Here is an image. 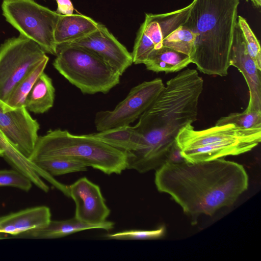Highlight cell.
Here are the masks:
<instances>
[{
  "label": "cell",
  "mask_w": 261,
  "mask_h": 261,
  "mask_svg": "<svg viewBox=\"0 0 261 261\" xmlns=\"http://www.w3.org/2000/svg\"><path fill=\"white\" fill-rule=\"evenodd\" d=\"M32 184L27 176L15 169L0 170V187H11L28 192Z\"/></svg>",
  "instance_id": "obj_27"
},
{
  "label": "cell",
  "mask_w": 261,
  "mask_h": 261,
  "mask_svg": "<svg viewBox=\"0 0 261 261\" xmlns=\"http://www.w3.org/2000/svg\"><path fill=\"white\" fill-rule=\"evenodd\" d=\"M4 150L0 147V156H3Z\"/></svg>",
  "instance_id": "obj_31"
},
{
  "label": "cell",
  "mask_w": 261,
  "mask_h": 261,
  "mask_svg": "<svg viewBox=\"0 0 261 261\" xmlns=\"http://www.w3.org/2000/svg\"><path fill=\"white\" fill-rule=\"evenodd\" d=\"M190 63L188 55L163 46L152 53L143 64L148 70L168 73L180 71Z\"/></svg>",
  "instance_id": "obj_19"
},
{
  "label": "cell",
  "mask_w": 261,
  "mask_h": 261,
  "mask_svg": "<svg viewBox=\"0 0 261 261\" xmlns=\"http://www.w3.org/2000/svg\"><path fill=\"white\" fill-rule=\"evenodd\" d=\"M237 23L241 30L248 54L261 70V49L258 39L244 18L238 16Z\"/></svg>",
  "instance_id": "obj_25"
},
{
  "label": "cell",
  "mask_w": 261,
  "mask_h": 261,
  "mask_svg": "<svg viewBox=\"0 0 261 261\" xmlns=\"http://www.w3.org/2000/svg\"><path fill=\"white\" fill-rule=\"evenodd\" d=\"M261 141V128L246 129L232 124L195 130L192 124L182 128L175 141L186 161L198 163L249 152Z\"/></svg>",
  "instance_id": "obj_5"
},
{
  "label": "cell",
  "mask_w": 261,
  "mask_h": 261,
  "mask_svg": "<svg viewBox=\"0 0 261 261\" xmlns=\"http://www.w3.org/2000/svg\"><path fill=\"white\" fill-rule=\"evenodd\" d=\"M1 237V236H0ZM3 239V238L0 237V239Z\"/></svg>",
  "instance_id": "obj_32"
},
{
  "label": "cell",
  "mask_w": 261,
  "mask_h": 261,
  "mask_svg": "<svg viewBox=\"0 0 261 261\" xmlns=\"http://www.w3.org/2000/svg\"><path fill=\"white\" fill-rule=\"evenodd\" d=\"M193 5L163 14H146L131 53L135 64H144L150 55L162 48L165 38L186 21Z\"/></svg>",
  "instance_id": "obj_10"
},
{
  "label": "cell",
  "mask_w": 261,
  "mask_h": 261,
  "mask_svg": "<svg viewBox=\"0 0 261 261\" xmlns=\"http://www.w3.org/2000/svg\"><path fill=\"white\" fill-rule=\"evenodd\" d=\"M35 41L20 34L0 46V100L6 103L19 83L46 57Z\"/></svg>",
  "instance_id": "obj_8"
},
{
  "label": "cell",
  "mask_w": 261,
  "mask_h": 261,
  "mask_svg": "<svg viewBox=\"0 0 261 261\" xmlns=\"http://www.w3.org/2000/svg\"><path fill=\"white\" fill-rule=\"evenodd\" d=\"M164 86L159 77L135 86L113 110L101 111L96 114L94 123L96 130L100 132L129 125L152 104Z\"/></svg>",
  "instance_id": "obj_9"
},
{
  "label": "cell",
  "mask_w": 261,
  "mask_h": 261,
  "mask_svg": "<svg viewBox=\"0 0 261 261\" xmlns=\"http://www.w3.org/2000/svg\"><path fill=\"white\" fill-rule=\"evenodd\" d=\"M230 65L237 68L246 82L249 100L247 112H261V70L247 51L241 30L237 22L229 54Z\"/></svg>",
  "instance_id": "obj_14"
},
{
  "label": "cell",
  "mask_w": 261,
  "mask_h": 261,
  "mask_svg": "<svg viewBox=\"0 0 261 261\" xmlns=\"http://www.w3.org/2000/svg\"><path fill=\"white\" fill-rule=\"evenodd\" d=\"M232 124L235 126L246 128H261V112L244 111L242 113H232L221 117L215 125Z\"/></svg>",
  "instance_id": "obj_24"
},
{
  "label": "cell",
  "mask_w": 261,
  "mask_h": 261,
  "mask_svg": "<svg viewBox=\"0 0 261 261\" xmlns=\"http://www.w3.org/2000/svg\"><path fill=\"white\" fill-rule=\"evenodd\" d=\"M253 5L256 8H259L261 6V0H250Z\"/></svg>",
  "instance_id": "obj_30"
},
{
  "label": "cell",
  "mask_w": 261,
  "mask_h": 261,
  "mask_svg": "<svg viewBox=\"0 0 261 261\" xmlns=\"http://www.w3.org/2000/svg\"><path fill=\"white\" fill-rule=\"evenodd\" d=\"M56 56L54 68L83 93H107L120 82L118 73L86 48L57 45Z\"/></svg>",
  "instance_id": "obj_6"
},
{
  "label": "cell",
  "mask_w": 261,
  "mask_h": 261,
  "mask_svg": "<svg viewBox=\"0 0 261 261\" xmlns=\"http://www.w3.org/2000/svg\"><path fill=\"white\" fill-rule=\"evenodd\" d=\"M158 190L169 195L196 224L201 215H213L232 205L248 187L243 165L223 158L198 163L166 162L156 170Z\"/></svg>",
  "instance_id": "obj_2"
},
{
  "label": "cell",
  "mask_w": 261,
  "mask_h": 261,
  "mask_svg": "<svg viewBox=\"0 0 261 261\" xmlns=\"http://www.w3.org/2000/svg\"><path fill=\"white\" fill-rule=\"evenodd\" d=\"M99 24L84 15L60 14L54 33L55 42L57 45L73 42L96 31Z\"/></svg>",
  "instance_id": "obj_16"
},
{
  "label": "cell",
  "mask_w": 261,
  "mask_h": 261,
  "mask_svg": "<svg viewBox=\"0 0 261 261\" xmlns=\"http://www.w3.org/2000/svg\"><path fill=\"white\" fill-rule=\"evenodd\" d=\"M57 3L56 12L59 14L70 15L73 14L74 8L70 0H56Z\"/></svg>",
  "instance_id": "obj_28"
},
{
  "label": "cell",
  "mask_w": 261,
  "mask_h": 261,
  "mask_svg": "<svg viewBox=\"0 0 261 261\" xmlns=\"http://www.w3.org/2000/svg\"><path fill=\"white\" fill-rule=\"evenodd\" d=\"M203 85L197 70L190 68L166 82L134 126L141 137L143 148L128 153L127 169L143 173L156 170L167 162L179 130L197 120Z\"/></svg>",
  "instance_id": "obj_1"
},
{
  "label": "cell",
  "mask_w": 261,
  "mask_h": 261,
  "mask_svg": "<svg viewBox=\"0 0 261 261\" xmlns=\"http://www.w3.org/2000/svg\"><path fill=\"white\" fill-rule=\"evenodd\" d=\"M166 232L163 226L153 230H129L115 233H107L104 237L110 240H146L163 238Z\"/></svg>",
  "instance_id": "obj_26"
},
{
  "label": "cell",
  "mask_w": 261,
  "mask_h": 261,
  "mask_svg": "<svg viewBox=\"0 0 261 261\" xmlns=\"http://www.w3.org/2000/svg\"><path fill=\"white\" fill-rule=\"evenodd\" d=\"M3 15L20 34L35 41L45 51L56 55L54 33L60 14L33 0H4Z\"/></svg>",
  "instance_id": "obj_7"
},
{
  "label": "cell",
  "mask_w": 261,
  "mask_h": 261,
  "mask_svg": "<svg viewBox=\"0 0 261 261\" xmlns=\"http://www.w3.org/2000/svg\"><path fill=\"white\" fill-rule=\"evenodd\" d=\"M51 220L46 206H38L0 216V233L19 236L31 230L42 228Z\"/></svg>",
  "instance_id": "obj_15"
},
{
  "label": "cell",
  "mask_w": 261,
  "mask_h": 261,
  "mask_svg": "<svg viewBox=\"0 0 261 261\" xmlns=\"http://www.w3.org/2000/svg\"><path fill=\"white\" fill-rule=\"evenodd\" d=\"M186 161L181 155V150L176 143L172 147L167 159V162L178 163Z\"/></svg>",
  "instance_id": "obj_29"
},
{
  "label": "cell",
  "mask_w": 261,
  "mask_h": 261,
  "mask_svg": "<svg viewBox=\"0 0 261 261\" xmlns=\"http://www.w3.org/2000/svg\"><path fill=\"white\" fill-rule=\"evenodd\" d=\"M112 147L127 153L137 152L143 148L140 135L134 126H118L88 134Z\"/></svg>",
  "instance_id": "obj_18"
},
{
  "label": "cell",
  "mask_w": 261,
  "mask_h": 261,
  "mask_svg": "<svg viewBox=\"0 0 261 261\" xmlns=\"http://www.w3.org/2000/svg\"><path fill=\"white\" fill-rule=\"evenodd\" d=\"M67 44L93 53L120 75L133 63L131 53L101 23L95 32Z\"/></svg>",
  "instance_id": "obj_12"
},
{
  "label": "cell",
  "mask_w": 261,
  "mask_h": 261,
  "mask_svg": "<svg viewBox=\"0 0 261 261\" xmlns=\"http://www.w3.org/2000/svg\"><path fill=\"white\" fill-rule=\"evenodd\" d=\"M80 162L103 173L120 174L127 169V153L112 147L88 135H74L56 129L38 137L29 158L32 163L53 159Z\"/></svg>",
  "instance_id": "obj_4"
},
{
  "label": "cell",
  "mask_w": 261,
  "mask_h": 261,
  "mask_svg": "<svg viewBox=\"0 0 261 261\" xmlns=\"http://www.w3.org/2000/svg\"><path fill=\"white\" fill-rule=\"evenodd\" d=\"M196 37V34L183 24L165 38L163 45L190 57Z\"/></svg>",
  "instance_id": "obj_22"
},
{
  "label": "cell",
  "mask_w": 261,
  "mask_h": 261,
  "mask_svg": "<svg viewBox=\"0 0 261 261\" xmlns=\"http://www.w3.org/2000/svg\"><path fill=\"white\" fill-rule=\"evenodd\" d=\"M55 92L51 79L43 72L28 94L24 106L34 113H44L53 106Z\"/></svg>",
  "instance_id": "obj_20"
},
{
  "label": "cell",
  "mask_w": 261,
  "mask_h": 261,
  "mask_svg": "<svg viewBox=\"0 0 261 261\" xmlns=\"http://www.w3.org/2000/svg\"><path fill=\"white\" fill-rule=\"evenodd\" d=\"M114 226V223L112 221H106L101 224L94 225L82 222L74 217L63 221L51 220L46 226L29 230L20 235L37 239H57L88 229H102L109 231Z\"/></svg>",
  "instance_id": "obj_17"
},
{
  "label": "cell",
  "mask_w": 261,
  "mask_h": 261,
  "mask_svg": "<svg viewBox=\"0 0 261 261\" xmlns=\"http://www.w3.org/2000/svg\"><path fill=\"white\" fill-rule=\"evenodd\" d=\"M68 187L70 197L75 204V218L94 225L107 221L111 211L97 185L84 177Z\"/></svg>",
  "instance_id": "obj_13"
},
{
  "label": "cell",
  "mask_w": 261,
  "mask_h": 261,
  "mask_svg": "<svg viewBox=\"0 0 261 261\" xmlns=\"http://www.w3.org/2000/svg\"><path fill=\"white\" fill-rule=\"evenodd\" d=\"M48 60L49 58L46 57L19 83L6 102L7 106L12 109L25 107L28 94L38 77L44 72Z\"/></svg>",
  "instance_id": "obj_21"
},
{
  "label": "cell",
  "mask_w": 261,
  "mask_h": 261,
  "mask_svg": "<svg viewBox=\"0 0 261 261\" xmlns=\"http://www.w3.org/2000/svg\"><path fill=\"white\" fill-rule=\"evenodd\" d=\"M184 25L196 34L190 58L202 73L225 76L239 0H193Z\"/></svg>",
  "instance_id": "obj_3"
},
{
  "label": "cell",
  "mask_w": 261,
  "mask_h": 261,
  "mask_svg": "<svg viewBox=\"0 0 261 261\" xmlns=\"http://www.w3.org/2000/svg\"><path fill=\"white\" fill-rule=\"evenodd\" d=\"M39 128L25 107L12 109L0 100V132L28 159L34 149Z\"/></svg>",
  "instance_id": "obj_11"
},
{
  "label": "cell",
  "mask_w": 261,
  "mask_h": 261,
  "mask_svg": "<svg viewBox=\"0 0 261 261\" xmlns=\"http://www.w3.org/2000/svg\"><path fill=\"white\" fill-rule=\"evenodd\" d=\"M34 164L53 176L87 170V167L82 163L67 159H53Z\"/></svg>",
  "instance_id": "obj_23"
}]
</instances>
